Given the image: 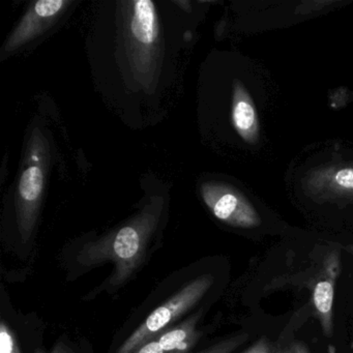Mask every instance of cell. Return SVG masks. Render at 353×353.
I'll return each instance as SVG.
<instances>
[{
  "label": "cell",
  "instance_id": "8fae6325",
  "mask_svg": "<svg viewBox=\"0 0 353 353\" xmlns=\"http://www.w3.org/2000/svg\"><path fill=\"white\" fill-rule=\"evenodd\" d=\"M0 353H21L17 339L5 320L0 323Z\"/></svg>",
  "mask_w": 353,
  "mask_h": 353
},
{
  "label": "cell",
  "instance_id": "4fadbf2b",
  "mask_svg": "<svg viewBox=\"0 0 353 353\" xmlns=\"http://www.w3.org/2000/svg\"><path fill=\"white\" fill-rule=\"evenodd\" d=\"M276 353H310L307 347L301 342H293Z\"/></svg>",
  "mask_w": 353,
  "mask_h": 353
},
{
  "label": "cell",
  "instance_id": "6da1fadb",
  "mask_svg": "<svg viewBox=\"0 0 353 353\" xmlns=\"http://www.w3.org/2000/svg\"><path fill=\"white\" fill-rule=\"evenodd\" d=\"M158 221L157 214L142 212L114 232L86 243L79 252L78 262L88 268L112 263L109 286L119 288L127 284L145 261Z\"/></svg>",
  "mask_w": 353,
  "mask_h": 353
},
{
  "label": "cell",
  "instance_id": "277c9868",
  "mask_svg": "<svg viewBox=\"0 0 353 353\" xmlns=\"http://www.w3.org/2000/svg\"><path fill=\"white\" fill-rule=\"evenodd\" d=\"M204 203L218 220L237 228H256L261 218L251 202L234 188L221 183L201 185Z\"/></svg>",
  "mask_w": 353,
  "mask_h": 353
},
{
  "label": "cell",
  "instance_id": "ba28073f",
  "mask_svg": "<svg viewBox=\"0 0 353 353\" xmlns=\"http://www.w3.org/2000/svg\"><path fill=\"white\" fill-rule=\"evenodd\" d=\"M233 127L243 141L249 144L258 143L260 139V125L253 99L241 81L234 80L232 94Z\"/></svg>",
  "mask_w": 353,
  "mask_h": 353
},
{
  "label": "cell",
  "instance_id": "9c48e42d",
  "mask_svg": "<svg viewBox=\"0 0 353 353\" xmlns=\"http://www.w3.org/2000/svg\"><path fill=\"white\" fill-rule=\"evenodd\" d=\"M312 193L353 199V167L330 166L315 169L305 179Z\"/></svg>",
  "mask_w": 353,
  "mask_h": 353
},
{
  "label": "cell",
  "instance_id": "5b68a950",
  "mask_svg": "<svg viewBox=\"0 0 353 353\" xmlns=\"http://www.w3.org/2000/svg\"><path fill=\"white\" fill-rule=\"evenodd\" d=\"M70 5L72 1L68 0H40L34 3L12 32L3 47V53L10 54L38 38L52 26Z\"/></svg>",
  "mask_w": 353,
  "mask_h": 353
},
{
  "label": "cell",
  "instance_id": "5bb4252c",
  "mask_svg": "<svg viewBox=\"0 0 353 353\" xmlns=\"http://www.w3.org/2000/svg\"><path fill=\"white\" fill-rule=\"evenodd\" d=\"M34 353H75L67 344L63 342L57 343L50 351H45L44 349L38 348Z\"/></svg>",
  "mask_w": 353,
  "mask_h": 353
},
{
  "label": "cell",
  "instance_id": "52a82bcc",
  "mask_svg": "<svg viewBox=\"0 0 353 353\" xmlns=\"http://www.w3.org/2000/svg\"><path fill=\"white\" fill-rule=\"evenodd\" d=\"M340 272V256L332 253L324 263V272L313 289V303L319 317L320 324L326 336L332 334L334 299L336 281Z\"/></svg>",
  "mask_w": 353,
  "mask_h": 353
},
{
  "label": "cell",
  "instance_id": "7a4b0ae2",
  "mask_svg": "<svg viewBox=\"0 0 353 353\" xmlns=\"http://www.w3.org/2000/svg\"><path fill=\"white\" fill-rule=\"evenodd\" d=\"M214 282L212 274H203L190 281L170 299L154 310L145 321L119 347L117 353H134L148 341L170 330L177 320L203 299Z\"/></svg>",
  "mask_w": 353,
  "mask_h": 353
},
{
  "label": "cell",
  "instance_id": "8992f818",
  "mask_svg": "<svg viewBox=\"0 0 353 353\" xmlns=\"http://www.w3.org/2000/svg\"><path fill=\"white\" fill-rule=\"evenodd\" d=\"M201 317L202 312H196L142 345L134 353H189L201 339L202 332L198 330Z\"/></svg>",
  "mask_w": 353,
  "mask_h": 353
},
{
  "label": "cell",
  "instance_id": "7c38bea8",
  "mask_svg": "<svg viewBox=\"0 0 353 353\" xmlns=\"http://www.w3.org/2000/svg\"><path fill=\"white\" fill-rule=\"evenodd\" d=\"M245 353H274L270 345L265 340H260L253 346L250 347Z\"/></svg>",
  "mask_w": 353,
  "mask_h": 353
},
{
  "label": "cell",
  "instance_id": "3957f363",
  "mask_svg": "<svg viewBox=\"0 0 353 353\" xmlns=\"http://www.w3.org/2000/svg\"><path fill=\"white\" fill-rule=\"evenodd\" d=\"M44 140L34 134L30 142L28 164L20 176L17 189V222L22 241L28 243L38 218L39 206L44 188V165L42 164Z\"/></svg>",
  "mask_w": 353,
  "mask_h": 353
},
{
  "label": "cell",
  "instance_id": "30bf717a",
  "mask_svg": "<svg viewBox=\"0 0 353 353\" xmlns=\"http://www.w3.org/2000/svg\"><path fill=\"white\" fill-rule=\"evenodd\" d=\"M248 334L245 332H239V334H233L228 338L223 339L202 350L196 353H233L239 348L241 345L247 342Z\"/></svg>",
  "mask_w": 353,
  "mask_h": 353
},
{
  "label": "cell",
  "instance_id": "9a60e30c",
  "mask_svg": "<svg viewBox=\"0 0 353 353\" xmlns=\"http://www.w3.org/2000/svg\"><path fill=\"white\" fill-rule=\"evenodd\" d=\"M347 251L349 252V253L351 254V255H353V245H348V247H346Z\"/></svg>",
  "mask_w": 353,
  "mask_h": 353
}]
</instances>
